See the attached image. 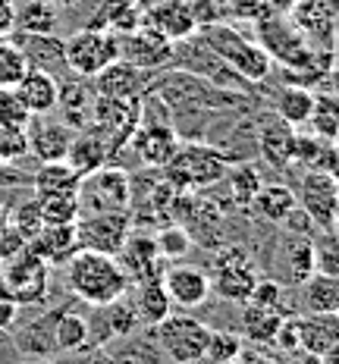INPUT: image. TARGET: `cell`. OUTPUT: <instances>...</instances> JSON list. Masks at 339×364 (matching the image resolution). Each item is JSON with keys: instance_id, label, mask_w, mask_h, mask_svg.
I'll return each mask as SVG.
<instances>
[{"instance_id": "40", "label": "cell", "mask_w": 339, "mask_h": 364, "mask_svg": "<svg viewBox=\"0 0 339 364\" xmlns=\"http://www.w3.org/2000/svg\"><path fill=\"white\" fill-rule=\"evenodd\" d=\"M311 126V135H318L323 141H336L339 135V101L333 91H327V95H314V107H311V117H308V123Z\"/></svg>"}, {"instance_id": "25", "label": "cell", "mask_w": 339, "mask_h": 364, "mask_svg": "<svg viewBox=\"0 0 339 364\" xmlns=\"http://www.w3.org/2000/svg\"><path fill=\"white\" fill-rule=\"evenodd\" d=\"M28 248L41 257L48 267H63L70 257L79 252V236H75V223L63 226H41L35 239H28Z\"/></svg>"}, {"instance_id": "26", "label": "cell", "mask_w": 339, "mask_h": 364, "mask_svg": "<svg viewBox=\"0 0 339 364\" xmlns=\"http://www.w3.org/2000/svg\"><path fill=\"white\" fill-rule=\"evenodd\" d=\"M280 270L289 279V286H301L314 270H318V255H314V239L305 232H289L280 248Z\"/></svg>"}, {"instance_id": "33", "label": "cell", "mask_w": 339, "mask_h": 364, "mask_svg": "<svg viewBox=\"0 0 339 364\" xmlns=\"http://www.w3.org/2000/svg\"><path fill=\"white\" fill-rule=\"evenodd\" d=\"M60 16L57 6L50 0H26L22 6H16V19H13V32L22 35H50L57 32Z\"/></svg>"}, {"instance_id": "28", "label": "cell", "mask_w": 339, "mask_h": 364, "mask_svg": "<svg viewBox=\"0 0 339 364\" xmlns=\"http://www.w3.org/2000/svg\"><path fill=\"white\" fill-rule=\"evenodd\" d=\"M110 148H107V141L101 139V135L95 132V129H79V132L72 135V141H70V151H66V157L63 161L72 166L79 176H88V173H95V170H101V166H107L110 161Z\"/></svg>"}, {"instance_id": "5", "label": "cell", "mask_w": 339, "mask_h": 364, "mask_svg": "<svg viewBox=\"0 0 339 364\" xmlns=\"http://www.w3.org/2000/svg\"><path fill=\"white\" fill-rule=\"evenodd\" d=\"M154 346L161 355H167L173 364H201L210 327L188 314H167L161 323L151 327Z\"/></svg>"}, {"instance_id": "47", "label": "cell", "mask_w": 339, "mask_h": 364, "mask_svg": "<svg viewBox=\"0 0 339 364\" xmlns=\"http://www.w3.org/2000/svg\"><path fill=\"white\" fill-rule=\"evenodd\" d=\"M28 157L26 129H0V164H13Z\"/></svg>"}, {"instance_id": "55", "label": "cell", "mask_w": 339, "mask_h": 364, "mask_svg": "<svg viewBox=\"0 0 339 364\" xmlns=\"http://www.w3.org/2000/svg\"><path fill=\"white\" fill-rule=\"evenodd\" d=\"M296 4H298V0H264V6H267L270 13H280V16H289V10Z\"/></svg>"}, {"instance_id": "10", "label": "cell", "mask_w": 339, "mask_h": 364, "mask_svg": "<svg viewBox=\"0 0 339 364\" xmlns=\"http://www.w3.org/2000/svg\"><path fill=\"white\" fill-rule=\"evenodd\" d=\"M210 292L223 301H232V305H242L248 301V292H252L254 279V264L248 261V255L242 248H223V252L214 255L210 261Z\"/></svg>"}, {"instance_id": "2", "label": "cell", "mask_w": 339, "mask_h": 364, "mask_svg": "<svg viewBox=\"0 0 339 364\" xmlns=\"http://www.w3.org/2000/svg\"><path fill=\"white\" fill-rule=\"evenodd\" d=\"M254 32H258V44L267 50V57L276 60L286 70L323 75H330V70H333V50H314L298 35V28L289 22V16L264 13L261 19H254Z\"/></svg>"}, {"instance_id": "16", "label": "cell", "mask_w": 339, "mask_h": 364, "mask_svg": "<svg viewBox=\"0 0 339 364\" xmlns=\"http://www.w3.org/2000/svg\"><path fill=\"white\" fill-rule=\"evenodd\" d=\"M119 60L139 66V70H157L173 60V41L157 35L154 28L139 26L135 32L119 35Z\"/></svg>"}, {"instance_id": "17", "label": "cell", "mask_w": 339, "mask_h": 364, "mask_svg": "<svg viewBox=\"0 0 339 364\" xmlns=\"http://www.w3.org/2000/svg\"><path fill=\"white\" fill-rule=\"evenodd\" d=\"M75 129H70L63 119H41L32 117L26 126V139H28V154L38 164H50V161H63L70 151Z\"/></svg>"}, {"instance_id": "39", "label": "cell", "mask_w": 339, "mask_h": 364, "mask_svg": "<svg viewBox=\"0 0 339 364\" xmlns=\"http://www.w3.org/2000/svg\"><path fill=\"white\" fill-rule=\"evenodd\" d=\"M54 317L57 311L44 314L41 321H32L26 330L16 336V346L22 348L26 355H41V358H50L57 352L54 348Z\"/></svg>"}, {"instance_id": "18", "label": "cell", "mask_w": 339, "mask_h": 364, "mask_svg": "<svg viewBox=\"0 0 339 364\" xmlns=\"http://www.w3.org/2000/svg\"><path fill=\"white\" fill-rule=\"evenodd\" d=\"M10 35H13V41H16V48L22 50V57H26V63L32 66V70L50 73L54 79L63 73H70V66H66V44L57 32H50V35L10 32Z\"/></svg>"}, {"instance_id": "38", "label": "cell", "mask_w": 339, "mask_h": 364, "mask_svg": "<svg viewBox=\"0 0 339 364\" xmlns=\"http://www.w3.org/2000/svg\"><path fill=\"white\" fill-rule=\"evenodd\" d=\"M95 26L110 28V32H117V35L135 32V28L141 26L139 0H107V4L101 6V16H97Z\"/></svg>"}, {"instance_id": "56", "label": "cell", "mask_w": 339, "mask_h": 364, "mask_svg": "<svg viewBox=\"0 0 339 364\" xmlns=\"http://www.w3.org/2000/svg\"><path fill=\"white\" fill-rule=\"evenodd\" d=\"M248 364H283V361L274 358V355H248Z\"/></svg>"}, {"instance_id": "11", "label": "cell", "mask_w": 339, "mask_h": 364, "mask_svg": "<svg viewBox=\"0 0 339 364\" xmlns=\"http://www.w3.org/2000/svg\"><path fill=\"white\" fill-rule=\"evenodd\" d=\"M48 279H50V267L32 248H26L22 255H16L13 261L4 264V289L19 308L41 305V301L48 299Z\"/></svg>"}, {"instance_id": "31", "label": "cell", "mask_w": 339, "mask_h": 364, "mask_svg": "<svg viewBox=\"0 0 339 364\" xmlns=\"http://www.w3.org/2000/svg\"><path fill=\"white\" fill-rule=\"evenodd\" d=\"M296 208H298L296 188L280 186V182H264L258 188V195H254V201H252L254 214L264 217L267 223H276V226H283Z\"/></svg>"}, {"instance_id": "27", "label": "cell", "mask_w": 339, "mask_h": 364, "mask_svg": "<svg viewBox=\"0 0 339 364\" xmlns=\"http://www.w3.org/2000/svg\"><path fill=\"white\" fill-rule=\"evenodd\" d=\"M92 104H95V88L88 79H66L57 91V110H63V123L70 129H88L92 123Z\"/></svg>"}, {"instance_id": "15", "label": "cell", "mask_w": 339, "mask_h": 364, "mask_svg": "<svg viewBox=\"0 0 339 364\" xmlns=\"http://www.w3.org/2000/svg\"><path fill=\"white\" fill-rule=\"evenodd\" d=\"M117 264L123 267L126 279L132 283H141V279H154V277H163V257L157 255V245H154V236L151 232H129L117 255Z\"/></svg>"}, {"instance_id": "29", "label": "cell", "mask_w": 339, "mask_h": 364, "mask_svg": "<svg viewBox=\"0 0 339 364\" xmlns=\"http://www.w3.org/2000/svg\"><path fill=\"white\" fill-rule=\"evenodd\" d=\"M135 292H132V311L139 317L141 327H154L161 323L167 314H173V301L167 289H163V279L154 277V279H141V283H132Z\"/></svg>"}, {"instance_id": "14", "label": "cell", "mask_w": 339, "mask_h": 364, "mask_svg": "<svg viewBox=\"0 0 339 364\" xmlns=\"http://www.w3.org/2000/svg\"><path fill=\"white\" fill-rule=\"evenodd\" d=\"M126 148H132L145 166H154V170H161V166L167 164L173 154H176L179 132H176V126L163 123V119H141Z\"/></svg>"}, {"instance_id": "60", "label": "cell", "mask_w": 339, "mask_h": 364, "mask_svg": "<svg viewBox=\"0 0 339 364\" xmlns=\"http://www.w3.org/2000/svg\"><path fill=\"white\" fill-rule=\"evenodd\" d=\"M6 223V214H0V226H4Z\"/></svg>"}, {"instance_id": "46", "label": "cell", "mask_w": 339, "mask_h": 364, "mask_svg": "<svg viewBox=\"0 0 339 364\" xmlns=\"http://www.w3.org/2000/svg\"><path fill=\"white\" fill-rule=\"evenodd\" d=\"M10 226H16V230L22 232L26 239H35L38 232H41V226H44V220H41V210H38V198H28V201H22L16 210H13L10 217Z\"/></svg>"}, {"instance_id": "44", "label": "cell", "mask_w": 339, "mask_h": 364, "mask_svg": "<svg viewBox=\"0 0 339 364\" xmlns=\"http://www.w3.org/2000/svg\"><path fill=\"white\" fill-rule=\"evenodd\" d=\"M26 70L28 63L22 57V50L16 48V41L10 35H4L0 38V88H13L26 75Z\"/></svg>"}, {"instance_id": "21", "label": "cell", "mask_w": 339, "mask_h": 364, "mask_svg": "<svg viewBox=\"0 0 339 364\" xmlns=\"http://www.w3.org/2000/svg\"><path fill=\"white\" fill-rule=\"evenodd\" d=\"M163 289H167L170 301L179 308H201L210 295V279L205 270L188 267V264H176V267L163 270Z\"/></svg>"}, {"instance_id": "12", "label": "cell", "mask_w": 339, "mask_h": 364, "mask_svg": "<svg viewBox=\"0 0 339 364\" xmlns=\"http://www.w3.org/2000/svg\"><path fill=\"white\" fill-rule=\"evenodd\" d=\"M132 232L129 210H107V214H85L75 220V236L79 248H92V252L117 255L123 248L126 236Z\"/></svg>"}, {"instance_id": "37", "label": "cell", "mask_w": 339, "mask_h": 364, "mask_svg": "<svg viewBox=\"0 0 339 364\" xmlns=\"http://www.w3.org/2000/svg\"><path fill=\"white\" fill-rule=\"evenodd\" d=\"M314 107V91L301 88V85H286L280 95H276V117L286 119L289 126H305L308 117H311Z\"/></svg>"}, {"instance_id": "48", "label": "cell", "mask_w": 339, "mask_h": 364, "mask_svg": "<svg viewBox=\"0 0 339 364\" xmlns=\"http://www.w3.org/2000/svg\"><path fill=\"white\" fill-rule=\"evenodd\" d=\"M248 301L252 305H261V308H280L283 301V286L276 279H254L252 292H248Z\"/></svg>"}, {"instance_id": "36", "label": "cell", "mask_w": 339, "mask_h": 364, "mask_svg": "<svg viewBox=\"0 0 339 364\" xmlns=\"http://www.w3.org/2000/svg\"><path fill=\"white\" fill-rule=\"evenodd\" d=\"M223 179H226V186H230V195L239 208H252L254 195H258V188L264 186V176L254 164H230Z\"/></svg>"}, {"instance_id": "41", "label": "cell", "mask_w": 339, "mask_h": 364, "mask_svg": "<svg viewBox=\"0 0 339 364\" xmlns=\"http://www.w3.org/2000/svg\"><path fill=\"white\" fill-rule=\"evenodd\" d=\"M38 210H41L44 226L75 223V220H79V198H75V195H41V198H38Z\"/></svg>"}, {"instance_id": "7", "label": "cell", "mask_w": 339, "mask_h": 364, "mask_svg": "<svg viewBox=\"0 0 339 364\" xmlns=\"http://www.w3.org/2000/svg\"><path fill=\"white\" fill-rule=\"evenodd\" d=\"M298 210L311 220L314 230L323 236H336V217H339V182L333 173L305 170L296 188Z\"/></svg>"}, {"instance_id": "59", "label": "cell", "mask_w": 339, "mask_h": 364, "mask_svg": "<svg viewBox=\"0 0 339 364\" xmlns=\"http://www.w3.org/2000/svg\"><path fill=\"white\" fill-rule=\"evenodd\" d=\"M41 364H63V361H54V358H44Z\"/></svg>"}, {"instance_id": "13", "label": "cell", "mask_w": 339, "mask_h": 364, "mask_svg": "<svg viewBox=\"0 0 339 364\" xmlns=\"http://www.w3.org/2000/svg\"><path fill=\"white\" fill-rule=\"evenodd\" d=\"M289 22L314 50L336 48V13L330 0H298L289 10Z\"/></svg>"}, {"instance_id": "24", "label": "cell", "mask_w": 339, "mask_h": 364, "mask_svg": "<svg viewBox=\"0 0 339 364\" xmlns=\"http://www.w3.org/2000/svg\"><path fill=\"white\" fill-rule=\"evenodd\" d=\"M13 91L19 95V101L26 104V110L32 117H48L50 110H57V91H60V79H54L50 73L32 70L28 66L26 75L13 85Z\"/></svg>"}, {"instance_id": "58", "label": "cell", "mask_w": 339, "mask_h": 364, "mask_svg": "<svg viewBox=\"0 0 339 364\" xmlns=\"http://www.w3.org/2000/svg\"><path fill=\"white\" fill-rule=\"evenodd\" d=\"M50 4H54V6H75L79 0H50Z\"/></svg>"}, {"instance_id": "6", "label": "cell", "mask_w": 339, "mask_h": 364, "mask_svg": "<svg viewBox=\"0 0 339 364\" xmlns=\"http://www.w3.org/2000/svg\"><path fill=\"white\" fill-rule=\"evenodd\" d=\"M79 198V217L85 214H107V210H129L132 204V176L123 166H101V170L82 176L75 192Z\"/></svg>"}, {"instance_id": "23", "label": "cell", "mask_w": 339, "mask_h": 364, "mask_svg": "<svg viewBox=\"0 0 339 364\" xmlns=\"http://www.w3.org/2000/svg\"><path fill=\"white\" fill-rule=\"evenodd\" d=\"M261 154L264 161L270 166H276V170H289L292 164V154H296V126H289L286 119H280L274 113V117H267L261 123Z\"/></svg>"}, {"instance_id": "8", "label": "cell", "mask_w": 339, "mask_h": 364, "mask_svg": "<svg viewBox=\"0 0 339 364\" xmlns=\"http://www.w3.org/2000/svg\"><path fill=\"white\" fill-rule=\"evenodd\" d=\"M63 44H66V66L79 79H95L101 70H107L113 60H119V35L101 26L82 28Z\"/></svg>"}, {"instance_id": "50", "label": "cell", "mask_w": 339, "mask_h": 364, "mask_svg": "<svg viewBox=\"0 0 339 364\" xmlns=\"http://www.w3.org/2000/svg\"><path fill=\"white\" fill-rule=\"evenodd\" d=\"M314 255H318V270L330 273V277H339V257H336V236H327L323 245L314 242Z\"/></svg>"}, {"instance_id": "19", "label": "cell", "mask_w": 339, "mask_h": 364, "mask_svg": "<svg viewBox=\"0 0 339 364\" xmlns=\"http://www.w3.org/2000/svg\"><path fill=\"white\" fill-rule=\"evenodd\" d=\"M141 26L154 28L167 41H185V38H195V32H198L192 4H185V0H167V4L151 6V10L141 13Z\"/></svg>"}, {"instance_id": "20", "label": "cell", "mask_w": 339, "mask_h": 364, "mask_svg": "<svg viewBox=\"0 0 339 364\" xmlns=\"http://www.w3.org/2000/svg\"><path fill=\"white\" fill-rule=\"evenodd\" d=\"M95 95L101 97H119V101H135L145 97L148 91V70L126 63V60H113L107 70L95 75Z\"/></svg>"}, {"instance_id": "52", "label": "cell", "mask_w": 339, "mask_h": 364, "mask_svg": "<svg viewBox=\"0 0 339 364\" xmlns=\"http://www.w3.org/2000/svg\"><path fill=\"white\" fill-rule=\"evenodd\" d=\"M274 343L283 348V352H298V327H296V317H283L280 330H276Z\"/></svg>"}, {"instance_id": "4", "label": "cell", "mask_w": 339, "mask_h": 364, "mask_svg": "<svg viewBox=\"0 0 339 364\" xmlns=\"http://www.w3.org/2000/svg\"><path fill=\"white\" fill-rule=\"evenodd\" d=\"M226 166H230V157L223 151L201 145V141H188V145L179 141L176 154L161 166V176L176 192H198V188L217 186L223 179Z\"/></svg>"}, {"instance_id": "51", "label": "cell", "mask_w": 339, "mask_h": 364, "mask_svg": "<svg viewBox=\"0 0 339 364\" xmlns=\"http://www.w3.org/2000/svg\"><path fill=\"white\" fill-rule=\"evenodd\" d=\"M226 13L230 16H239V19H261L264 13H270L267 6H264V0H226Z\"/></svg>"}, {"instance_id": "42", "label": "cell", "mask_w": 339, "mask_h": 364, "mask_svg": "<svg viewBox=\"0 0 339 364\" xmlns=\"http://www.w3.org/2000/svg\"><path fill=\"white\" fill-rule=\"evenodd\" d=\"M245 352L242 336L239 333H226V330H210L208 336V348H205V361L210 364H232L239 361Z\"/></svg>"}, {"instance_id": "53", "label": "cell", "mask_w": 339, "mask_h": 364, "mask_svg": "<svg viewBox=\"0 0 339 364\" xmlns=\"http://www.w3.org/2000/svg\"><path fill=\"white\" fill-rule=\"evenodd\" d=\"M16 317H19V305L6 292H0V330H13Z\"/></svg>"}, {"instance_id": "35", "label": "cell", "mask_w": 339, "mask_h": 364, "mask_svg": "<svg viewBox=\"0 0 339 364\" xmlns=\"http://www.w3.org/2000/svg\"><path fill=\"white\" fill-rule=\"evenodd\" d=\"M283 311L280 308H261V305H252V301H242V336L252 339V343H274L276 330L283 323Z\"/></svg>"}, {"instance_id": "54", "label": "cell", "mask_w": 339, "mask_h": 364, "mask_svg": "<svg viewBox=\"0 0 339 364\" xmlns=\"http://www.w3.org/2000/svg\"><path fill=\"white\" fill-rule=\"evenodd\" d=\"M13 19H16V6H13V0H0V38L13 32Z\"/></svg>"}, {"instance_id": "9", "label": "cell", "mask_w": 339, "mask_h": 364, "mask_svg": "<svg viewBox=\"0 0 339 364\" xmlns=\"http://www.w3.org/2000/svg\"><path fill=\"white\" fill-rule=\"evenodd\" d=\"M139 123H141V97H135V101H119V97L95 95L88 129H95V132L107 141L110 154H119V151L129 145Z\"/></svg>"}, {"instance_id": "22", "label": "cell", "mask_w": 339, "mask_h": 364, "mask_svg": "<svg viewBox=\"0 0 339 364\" xmlns=\"http://www.w3.org/2000/svg\"><path fill=\"white\" fill-rule=\"evenodd\" d=\"M296 327H298V352L318 355V358L336 355V343H339V321H336V314H305V317H296Z\"/></svg>"}, {"instance_id": "30", "label": "cell", "mask_w": 339, "mask_h": 364, "mask_svg": "<svg viewBox=\"0 0 339 364\" xmlns=\"http://www.w3.org/2000/svg\"><path fill=\"white\" fill-rule=\"evenodd\" d=\"M298 289L305 314H339V277L314 270Z\"/></svg>"}, {"instance_id": "34", "label": "cell", "mask_w": 339, "mask_h": 364, "mask_svg": "<svg viewBox=\"0 0 339 364\" xmlns=\"http://www.w3.org/2000/svg\"><path fill=\"white\" fill-rule=\"evenodd\" d=\"M92 346V333H88L85 314L60 308L54 317V348L57 352H85Z\"/></svg>"}, {"instance_id": "32", "label": "cell", "mask_w": 339, "mask_h": 364, "mask_svg": "<svg viewBox=\"0 0 339 364\" xmlns=\"http://www.w3.org/2000/svg\"><path fill=\"white\" fill-rule=\"evenodd\" d=\"M32 186H35L38 198H41V195H75L82 186V176L66 161H50L35 170Z\"/></svg>"}, {"instance_id": "45", "label": "cell", "mask_w": 339, "mask_h": 364, "mask_svg": "<svg viewBox=\"0 0 339 364\" xmlns=\"http://www.w3.org/2000/svg\"><path fill=\"white\" fill-rule=\"evenodd\" d=\"M32 113L19 101L13 88H0V129H26Z\"/></svg>"}, {"instance_id": "1", "label": "cell", "mask_w": 339, "mask_h": 364, "mask_svg": "<svg viewBox=\"0 0 339 364\" xmlns=\"http://www.w3.org/2000/svg\"><path fill=\"white\" fill-rule=\"evenodd\" d=\"M66 283H70V292L88 308L110 305L129 292V279L117 264V257L92 252V248H79L66 261Z\"/></svg>"}, {"instance_id": "3", "label": "cell", "mask_w": 339, "mask_h": 364, "mask_svg": "<svg viewBox=\"0 0 339 364\" xmlns=\"http://www.w3.org/2000/svg\"><path fill=\"white\" fill-rule=\"evenodd\" d=\"M198 41L208 50H214L217 57L230 66L239 79H245L248 85H258L270 75L274 60L267 57V50L261 48L254 38L236 32L226 22H210V26H198Z\"/></svg>"}, {"instance_id": "49", "label": "cell", "mask_w": 339, "mask_h": 364, "mask_svg": "<svg viewBox=\"0 0 339 364\" xmlns=\"http://www.w3.org/2000/svg\"><path fill=\"white\" fill-rule=\"evenodd\" d=\"M28 248V239L22 236L16 226H10V220H6L4 226H0V261H13L16 255H22Z\"/></svg>"}, {"instance_id": "43", "label": "cell", "mask_w": 339, "mask_h": 364, "mask_svg": "<svg viewBox=\"0 0 339 364\" xmlns=\"http://www.w3.org/2000/svg\"><path fill=\"white\" fill-rule=\"evenodd\" d=\"M154 245H157V255L167 257V261H179L192 252V236H188L185 226L179 223H167L154 232Z\"/></svg>"}, {"instance_id": "57", "label": "cell", "mask_w": 339, "mask_h": 364, "mask_svg": "<svg viewBox=\"0 0 339 364\" xmlns=\"http://www.w3.org/2000/svg\"><path fill=\"white\" fill-rule=\"evenodd\" d=\"M79 364H117V361H113V358H110V355L97 352V355H95V358H92V361H79Z\"/></svg>"}]
</instances>
